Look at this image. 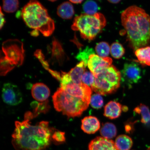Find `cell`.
Here are the masks:
<instances>
[{"mask_svg":"<svg viewBox=\"0 0 150 150\" xmlns=\"http://www.w3.org/2000/svg\"><path fill=\"white\" fill-rule=\"evenodd\" d=\"M81 128L86 134H95L100 128V123L98 119L93 116L86 117L82 120Z\"/></svg>","mask_w":150,"mask_h":150,"instance_id":"cell-13","label":"cell"},{"mask_svg":"<svg viewBox=\"0 0 150 150\" xmlns=\"http://www.w3.org/2000/svg\"><path fill=\"white\" fill-rule=\"evenodd\" d=\"M122 107L119 103L110 101L104 108V115L110 119H117L121 115Z\"/></svg>","mask_w":150,"mask_h":150,"instance_id":"cell-15","label":"cell"},{"mask_svg":"<svg viewBox=\"0 0 150 150\" xmlns=\"http://www.w3.org/2000/svg\"><path fill=\"white\" fill-rule=\"evenodd\" d=\"M134 111L135 113L141 115L142 123L147 125L150 123V111L149 107L146 105L140 104L134 108Z\"/></svg>","mask_w":150,"mask_h":150,"instance_id":"cell-21","label":"cell"},{"mask_svg":"<svg viewBox=\"0 0 150 150\" xmlns=\"http://www.w3.org/2000/svg\"><path fill=\"white\" fill-rule=\"evenodd\" d=\"M65 133L56 131L52 134V138L56 142H65Z\"/></svg>","mask_w":150,"mask_h":150,"instance_id":"cell-30","label":"cell"},{"mask_svg":"<svg viewBox=\"0 0 150 150\" xmlns=\"http://www.w3.org/2000/svg\"><path fill=\"white\" fill-rule=\"evenodd\" d=\"M112 59L109 57H102L95 54L89 56L87 66L94 76L112 65Z\"/></svg>","mask_w":150,"mask_h":150,"instance_id":"cell-11","label":"cell"},{"mask_svg":"<svg viewBox=\"0 0 150 150\" xmlns=\"http://www.w3.org/2000/svg\"><path fill=\"white\" fill-rule=\"evenodd\" d=\"M6 21L4 18V14L2 12L1 8V24H0V28L1 29H2L3 26L4 25Z\"/></svg>","mask_w":150,"mask_h":150,"instance_id":"cell-31","label":"cell"},{"mask_svg":"<svg viewBox=\"0 0 150 150\" xmlns=\"http://www.w3.org/2000/svg\"><path fill=\"white\" fill-rule=\"evenodd\" d=\"M100 134L103 137L110 139L117 135V127L113 124L106 122L103 125L100 129Z\"/></svg>","mask_w":150,"mask_h":150,"instance_id":"cell-20","label":"cell"},{"mask_svg":"<svg viewBox=\"0 0 150 150\" xmlns=\"http://www.w3.org/2000/svg\"><path fill=\"white\" fill-rule=\"evenodd\" d=\"M86 67L83 62H80L68 72L71 80L74 83L79 84L82 83V76L86 71Z\"/></svg>","mask_w":150,"mask_h":150,"instance_id":"cell-16","label":"cell"},{"mask_svg":"<svg viewBox=\"0 0 150 150\" xmlns=\"http://www.w3.org/2000/svg\"><path fill=\"white\" fill-rule=\"evenodd\" d=\"M3 8L5 12L13 13L18 9L19 3L18 0H3Z\"/></svg>","mask_w":150,"mask_h":150,"instance_id":"cell-25","label":"cell"},{"mask_svg":"<svg viewBox=\"0 0 150 150\" xmlns=\"http://www.w3.org/2000/svg\"><path fill=\"white\" fill-rule=\"evenodd\" d=\"M95 50L99 56L102 57H106L109 55L110 47L107 42H101L96 46Z\"/></svg>","mask_w":150,"mask_h":150,"instance_id":"cell-24","label":"cell"},{"mask_svg":"<svg viewBox=\"0 0 150 150\" xmlns=\"http://www.w3.org/2000/svg\"><path fill=\"white\" fill-rule=\"evenodd\" d=\"M57 13L58 16L63 19H70L74 14V7L70 2H65L58 6Z\"/></svg>","mask_w":150,"mask_h":150,"instance_id":"cell-17","label":"cell"},{"mask_svg":"<svg viewBox=\"0 0 150 150\" xmlns=\"http://www.w3.org/2000/svg\"><path fill=\"white\" fill-rule=\"evenodd\" d=\"M115 143L119 150H130L132 147L133 141L130 137L122 134L117 137Z\"/></svg>","mask_w":150,"mask_h":150,"instance_id":"cell-19","label":"cell"},{"mask_svg":"<svg viewBox=\"0 0 150 150\" xmlns=\"http://www.w3.org/2000/svg\"><path fill=\"white\" fill-rule=\"evenodd\" d=\"M90 104L93 108L99 109L102 108L103 105L104 101L100 95L95 94L91 96Z\"/></svg>","mask_w":150,"mask_h":150,"instance_id":"cell-28","label":"cell"},{"mask_svg":"<svg viewBox=\"0 0 150 150\" xmlns=\"http://www.w3.org/2000/svg\"><path fill=\"white\" fill-rule=\"evenodd\" d=\"M106 24L105 18L100 13L93 15L82 14L74 18L71 29L79 31L82 38L92 40L100 32Z\"/></svg>","mask_w":150,"mask_h":150,"instance_id":"cell-5","label":"cell"},{"mask_svg":"<svg viewBox=\"0 0 150 150\" xmlns=\"http://www.w3.org/2000/svg\"><path fill=\"white\" fill-rule=\"evenodd\" d=\"M48 1H52V2H54V1H57V0H48Z\"/></svg>","mask_w":150,"mask_h":150,"instance_id":"cell-35","label":"cell"},{"mask_svg":"<svg viewBox=\"0 0 150 150\" xmlns=\"http://www.w3.org/2000/svg\"><path fill=\"white\" fill-rule=\"evenodd\" d=\"M95 79L94 75L92 73L86 71L82 76V83L91 87L94 82Z\"/></svg>","mask_w":150,"mask_h":150,"instance_id":"cell-29","label":"cell"},{"mask_svg":"<svg viewBox=\"0 0 150 150\" xmlns=\"http://www.w3.org/2000/svg\"><path fill=\"white\" fill-rule=\"evenodd\" d=\"M110 54L115 59H120L125 53V49L122 45L117 42L112 43L110 47Z\"/></svg>","mask_w":150,"mask_h":150,"instance_id":"cell-23","label":"cell"},{"mask_svg":"<svg viewBox=\"0 0 150 150\" xmlns=\"http://www.w3.org/2000/svg\"><path fill=\"white\" fill-rule=\"evenodd\" d=\"M52 45V57L62 62L64 58L65 53L60 43L56 39H54Z\"/></svg>","mask_w":150,"mask_h":150,"instance_id":"cell-22","label":"cell"},{"mask_svg":"<svg viewBox=\"0 0 150 150\" xmlns=\"http://www.w3.org/2000/svg\"><path fill=\"white\" fill-rule=\"evenodd\" d=\"M31 35L33 36H37L39 35V31L34 30L31 33Z\"/></svg>","mask_w":150,"mask_h":150,"instance_id":"cell-32","label":"cell"},{"mask_svg":"<svg viewBox=\"0 0 150 150\" xmlns=\"http://www.w3.org/2000/svg\"><path fill=\"white\" fill-rule=\"evenodd\" d=\"M122 25L126 31L129 45L135 51L150 42V17L136 6L129 7L122 13Z\"/></svg>","mask_w":150,"mask_h":150,"instance_id":"cell-2","label":"cell"},{"mask_svg":"<svg viewBox=\"0 0 150 150\" xmlns=\"http://www.w3.org/2000/svg\"><path fill=\"white\" fill-rule=\"evenodd\" d=\"M121 0H108L109 2L113 4H117L120 2Z\"/></svg>","mask_w":150,"mask_h":150,"instance_id":"cell-34","label":"cell"},{"mask_svg":"<svg viewBox=\"0 0 150 150\" xmlns=\"http://www.w3.org/2000/svg\"><path fill=\"white\" fill-rule=\"evenodd\" d=\"M88 150H119L115 142L102 137H98L92 140L89 145Z\"/></svg>","mask_w":150,"mask_h":150,"instance_id":"cell-12","label":"cell"},{"mask_svg":"<svg viewBox=\"0 0 150 150\" xmlns=\"http://www.w3.org/2000/svg\"><path fill=\"white\" fill-rule=\"evenodd\" d=\"M21 15L28 27L40 31L44 36H50L55 30L54 20L37 0H30L22 9Z\"/></svg>","mask_w":150,"mask_h":150,"instance_id":"cell-3","label":"cell"},{"mask_svg":"<svg viewBox=\"0 0 150 150\" xmlns=\"http://www.w3.org/2000/svg\"><path fill=\"white\" fill-rule=\"evenodd\" d=\"M2 97L4 102L9 105H16L22 102V94L18 86L8 83L4 84Z\"/></svg>","mask_w":150,"mask_h":150,"instance_id":"cell-10","label":"cell"},{"mask_svg":"<svg viewBox=\"0 0 150 150\" xmlns=\"http://www.w3.org/2000/svg\"><path fill=\"white\" fill-rule=\"evenodd\" d=\"M32 95L35 100L43 102L48 98L50 95L49 88L45 84L37 83L33 86L31 89Z\"/></svg>","mask_w":150,"mask_h":150,"instance_id":"cell-14","label":"cell"},{"mask_svg":"<svg viewBox=\"0 0 150 150\" xmlns=\"http://www.w3.org/2000/svg\"><path fill=\"white\" fill-rule=\"evenodd\" d=\"M148 150H150V147L148 149Z\"/></svg>","mask_w":150,"mask_h":150,"instance_id":"cell-36","label":"cell"},{"mask_svg":"<svg viewBox=\"0 0 150 150\" xmlns=\"http://www.w3.org/2000/svg\"><path fill=\"white\" fill-rule=\"evenodd\" d=\"M61 87L69 94L90 102L92 92L89 86L83 83H75L71 80L67 83L61 84Z\"/></svg>","mask_w":150,"mask_h":150,"instance_id":"cell-9","label":"cell"},{"mask_svg":"<svg viewBox=\"0 0 150 150\" xmlns=\"http://www.w3.org/2000/svg\"><path fill=\"white\" fill-rule=\"evenodd\" d=\"M121 80L129 87L138 83L142 78V69L137 63L125 64L121 72Z\"/></svg>","mask_w":150,"mask_h":150,"instance_id":"cell-8","label":"cell"},{"mask_svg":"<svg viewBox=\"0 0 150 150\" xmlns=\"http://www.w3.org/2000/svg\"><path fill=\"white\" fill-rule=\"evenodd\" d=\"M135 54L138 62L143 65L150 66V46L138 49L135 51Z\"/></svg>","mask_w":150,"mask_h":150,"instance_id":"cell-18","label":"cell"},{"mask_svg":"<svg viewBox=\"0 0 150 150\" xmlns=\"http://www.w3.org/2000/svg\"><path fill=\"white\" fill-rule=\"evenodd\" d=\"M93 48L88 47L82 51H80L76 56V59L80 62H83L86 67L87 66V63L89 56L92 54H95Z\"/></svg>","mask_w":150,"mask_h":150,"instance_id":"cell-27","label":"cell"},{"mask_svg":"<svg viewBox=\"0 0 150 150\" xmlns=\"http://www.w3.org/2000/svg\"><path fill=\"white\" fill-rule=\"evenodd\" d=\"M91 89L97 93L105 95L114 93L119 88L121 80V73L111 65L95 76Z\"/></svg>","mask_w":150,"mask_h":150,"instance_id":"cell-6","label":"cell"},{"mask_svg":"<svg viewBox=\"0 0 150 150\" xmlns=\"http://www.w3.org/2000/svg\"><path fill=\"white\" fill-rule=\"evenodd\" d=\"M54 108L69 117H80L88 107L90 102L67 93L61 87L52 96Z\"/></svg>","mask_w":150,"mask_h":150,"instance_id":"cell-4","label":"cell"},{"mask_svg":"<svg viewBox=\"0 0 150 150\" xmlns=\"http://www.w3.org/2000/svg\"><path fill=\"white\" fill-rule=\"evenodd\" d=\"M71 2L74 4L81 3L83 0H69Z\"/></svg>","mask_w":150,"mask_h":150,"instance_id":"cell-33","label":"cell"},{"mask_svg":"<svg viewBox=\"0 0 150 150\" xmlns=\"http://www.w3.org/2000/svg\"><path fill=\"white\" fill-rule=\"evenodd\" d=\"M29 120L15 122L12 144L16 150H45L50 145L52 130L49 122L42 121L35 125Z\"/></svg>","mask_w":150,"mask_h":150,"instance_id":"cell-1","label":"cell"},{"mask_svg":"<svg viewBox=\"0 0 150 150\" xmlns=\"http://www.w3.org/2000/svg\"><path fill=\"white\" fill-rule=\"evenodd\" d=\"M3 55H1V68L9 72L16 66L21 65L23 61L24 50L23 43L17 39H9L3 42Z\"/></svg>","mask_w":150,"mask_h":150,"instance_id":"cell-7","label":"cell"},{"mask_svg":"<svg viewBox=\"0 0 150 150\" xmlns=\"http://www.w3.org/2000/svg\"><path fill=\"white\" fill-rule=\"evenodd\" d=\"M98 6L96 2L92 0H88L83 5V9L86 14L93 15L97 13Z\"/></svg>","mask_w":150,"mask_h":150,"instance_id":"cell-26","label":"cell"}]
</instances>
